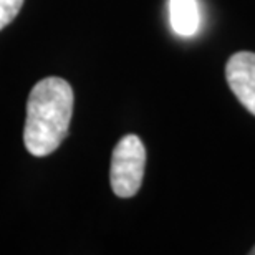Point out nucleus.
I'll list each match as a JSON object with an SVG mask.
<instances>
[{
	"mask_svg": "<svg viewBox=\"0 0 255 255\" xmlns=\"http://www.w3.org/2000/svg\"><path fill=\"white\" fill-rule=\"evenodd\" d=\"M249 254H251V255H255V246L251 249V252H249Z\"/></svg>",
	"mask_w": 255,
	"mask_h": 255,
	"instance_id": "6",
	"label": "nucleus"
},
{
	"mask_svg": "<svg viewBox=\"0 0 255 255\" xmlns=\"http://www.w3.org/2000/svg\"><path fill=\"white\" fill-rule=\"evenodd\" d=\"M171 28L179 37H192L201 27V10L197 0H169Z\"/></svg>",
	"mask_w": 255,
	"mask_h": 255,
	"instance_id": "4",
	"label": "nucleus"
},
{
	"mask_svg": "<svg viewBox=\"0 0 255 255\" xmlns=\"http://www.w3.org/2000/svg\"><path fill=\"white\" fill-rule=\"evenodd\" d=\"M226 78L237 100L255 116V53H234L226 65Z\"/></svg>",
	"mask_w": 255,
	"mask_h": 255,
	"instance_id": "3",
	"label": "nucleus"
},
{
	"mask_svg": "<svg viewBox=\"0 0 255 255\" xmlns=\"http://www.w3.org/2000/svg\"><path fill=\"white\" fill-rule=\"evenodd\" d=\"M73 115V90L68 81L47 76L33 86L27 103L23 142L30 154L48 156L62 144Z\"/></svg>",
	"mask_w": 255,
	"mask_h": 255,
	"instance_id": "1",
	"label": "nucleus"
},
{
	"mask_svg": "<svg viewBox=\"0 0 255 255\" xmlns=\"http://www.w3.org/2000/svg\"><path fill=\"white\" fill-rule=\"evenodd\" d=\"M23 5V0H0V30L12 23V20L17 17L20 8Z\"/></svg>",
	"mask_w": 255,
	"mask_h": 255,
	"instance_id": "5",
	"label": "nucleus"
},
{
	"mask_svg": "<svg viewBox=\"0 0 255 255\" xmlns=\"http://www.w3.org/2000/svg\"><path fill=\"white\" fill-rule=\"evenodd\" d=\"M146 167V149L136 134H126L118 141L111 157L110 179L118 197H132L139 191Z\"/></svg>",
	"mask_w": 255,
	"mask_h": 255,
	"instance_id": "2",
	"label": "nucleus"
}]
</instances>
